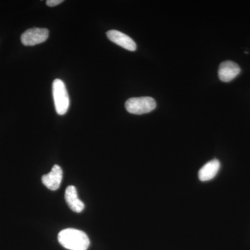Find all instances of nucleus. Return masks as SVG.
Segmentation results:
<instances>
[{
	"mask_svg": "<svg viewBox=\"0 0 250 250\" xmlns=\"http://www.w3.org/2000/svg\"><path fill=\"white\" fill-rule=\"evenodd\" d=\"M58 241L63 248L69 250H87L90 246V240L86 233L76 229L68 228L61 231Z\"/></svg>",
	"mask_w": 250,
	"mask_h": 250,
	"instance_id": "1",
	"label": "nucleus"
},
{
	"mask_svg": "<svg viewBox=\"0 0 250 250\" xmlns=\"http://www.w3.org/2000/svg\"><path fill=\"white\" fill-rule=\"evenodd\" d=\"M52 93L56 111L61 116L65 114L70 106V98L66 86L62 80L57 79L54 81L52 84Z\"/></svg>",
	"mask_w": 250,
	"mask_h": 250,
	"instance_id": "2",
	"label": "nucleus"
},
{
	"mask_svg": "<svg viewBox=\"0 0 250 250\" xmlns=\"http://www.w3.org/2000/svg\"><path fill=\"white\" fill-rule=\"evenodd\" d=\"M156 106V101L151 97L130 98L125 103L126 111L135 115L149 113L155 109Z\"/></svg>",
	"mask_w": 250,
	"mask_h": 250,
	"instance_id": "3",
	"label": "nucleus"
},
{
	"mask_svg": "<svg viewBox=\"0 0 250 250\" xmlns=\"http://www.w3.org/2000/svg\"><path fill=\"white\" fill-rule=\"evenodd\" d=\"M49 37L48 29L45 28H32L24 31L21 36V41L25 46H34L42 43Z\"/></svg>",
	"mask_w": 250,
	"mask_h": 250,
	"instance_id": "4",
	"label": "nucleus"
},
{
	"mask_svg": "<svg viewBox=\"0 0 250 250\" xmlns=\"http://www.w3.org/2000/svg\"><path fill=\"white\" fill-rule=\"evenodd\" d=\"M241 72V67L236 62L226 61L220 63L218 69L219 79L223 82H229Z\"/></svg>",
	"mask_w": 250,
	"mask_h": 250,
	"instance_id": "5",
	"label": "nucleus"
},
{
	"mask_svg": "<svg viewBox=\"0 0 250 250\" xmlns=\"http://www.w3.org/2000/svg\"><path fill=\"white\" fill-rule=\"evenodd\" d=\"M108 39L111 42H114L116 45L121 46V47L131 52L136 51V42L129 36L126 35L124 33L117 30H109L106 33Z\"/></svg>",
	"mask_w": 250,
	"mask_h": 250,
	"instance_id": "6",
	"label": "nucleus"
},
{
	"mask_svg": "<svg viewBox=\"0 0 250 250\" xmlns=\"http://www.w3.org/2000/svg\"><path fill=\"white\" fill-rule=\"evenodd\" d=\"M62 179V170L58 165H54L48 174L42 177V182L51 190H57L60 187Z\"/></svg>",
	"mask_w": 250,
	"mask_h": 250,
	"instance_id": "7",
	"label": "nucleus"
},
{
	"mask_svg": "<svg viewBox=\"0 0 250 250\" xmlns=\"http://www.w3.org/2000/svg\"><path fill=\"white\" fill-rule=\"evenodd\" d=\"M65 199L70 209L76 213H81L84 209V204L79 199L76 188L70 186L65 192Z\"/></svg>",
	"mask_w": 250,
	"mask_h": 250,
	"instance_id": "8",
	"label": "nucleus"
},
{
	"mask_svg": "<svg viewBox=\"0 0 250 250\" xmlns=\"http://www.w3.org/2000/svg\"><path fill=\"white\" fill-rule=\"evenodd\" d=\"M220 163L217 159L206 164L199 171L198 177L202 182H208L214 178L220 170Z\"/></svg>",
	"mask_w": 250,
	"mask_h": 250,
	"instance_id": "9",
	"label": "nucleus"
},
{
	"mask_svg": "<svg viewBox=\"0 0 250 250\" xmlns=\"http://www.w3.org/2000/svg\"><path fill=\"white\" fill-rule=\"evenodd\" d=\"M62 2H63L62 0H47V1H46V4H47V6L53 7V6L62 4Z\"/></svg>",
	"mask_w": 250,
	"mask_h": 250,
	"instance_id": "10",
	"label": "nucleus"
}]
</instances>
